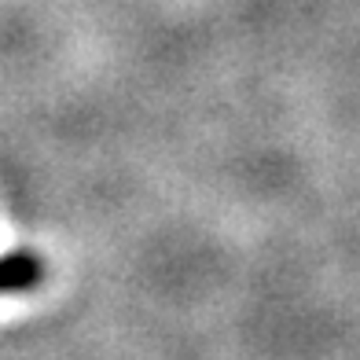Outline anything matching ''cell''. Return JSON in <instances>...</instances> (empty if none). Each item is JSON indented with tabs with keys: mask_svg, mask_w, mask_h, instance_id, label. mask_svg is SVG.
Returning <instances> with one entry per match:
<instances>
[{
	"mask_svg": "<svg viewBox=\"0 0 360 360\" xmlns=\"http://www.w3.org/2000/svg\"><path fill=\"white\" fill-rule=\"evenodd\" d=\"M44 283V257L34 250H11L0 257V294H22Z\"/></svg>",
	"mask_w": 360,
	"mask_h": 360,
	"instance_id": "1",
	"label": "cell"
}]
</instances>
